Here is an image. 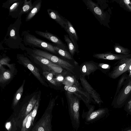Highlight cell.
Returning <instances> with one entry per match:
<instances>
[{
	"mask_svg": "<svg viewBox=\"0 0 131 131\" xmlns=\"http://www.w3.org/2000/svg\"><path fill=\"white\" fill-rule=\"evenodd\" d=\"M127 71L122 74L118 82L116 90L114 97H115L119 92L120 89L124 84L126 80L129 78Z\"/></svg>",
	"mask_w": 131,
	"mask_h": 131,
	"instance_id": "83f0119b",
	"label": "cell"
},
{
	"mask_svg": "<svg viewBox=\"0 0 131 131\" xmlns=\"http://www.w3.org/2000/svg\"><path fill=\"white\" fill-rule=\"evenodd\" d=\"M126 131H131V129H127Z\"/></svg>",
	"mask_w": 131,
	"mask_h": 131,
	"instance_id": "f35d334b",
	"label": "cell"
},
{
	"mask_svg": "<svg viewBox=\"0 0 131 131\" xmlns=\"http://www.w3.org/2000/svg\"><path fill=\"white\" fill-rule=\"evenodd\" d=\"M114 47L115 51L119 54L126 55L131 53L129 49L122 46L118 43H115Z\"/></svg>",
	"mask_w": 131,
	"mask_h": 131,
	"instance_id": "d4e9b609",
	"label": "cell"
},
{
	"mask_svg": "<svg viewBox=\"0 0 131 131\" xmlns=\"http://www.w3.org/2000/svg\"><path fill=\"white\" fill-rule=\"evenodd\" d=\"M16 114H12L5 124V131H21V127L16 120Z\"/></svg>",
	"mask_w": 131,
	"mask_h": 131,
	"instance_id": "d6986e66",
	"label": "cell"
},
{
	"mask_svg": "<svg viewBox=\"0 0 131 131\" xmlns=\"http://www.w3.org/2000/svg\"><path fill=\"white\" fill-rule=\"evenodd\" d=\"M39 97L38 96L32 111L31 122L32 124L33 125H34V119L36 115L38 109L39 107Z\"/></svg>",
	"mask_w": 131,
	"mask_h": 131,
	"instance_id": "d6a6232c",
	"label": "cell"
},
{
	"mask_svg": "<svg viewBox=\"0 0 131 131\" xmlns=\"http://www.w3.org/2000/svg\"><path fill=\"white\" fill-rule=\"evenodd\" d=\"M24 83L22 84L16 92L12 104V106L13 108L17 105L21 97L23 92Z\"/></svg>",
	"mask_w": 131,
	"mask_h": 131,
	"instance_id": "f1b7e54d",
	"label": "cell"
},
{
	"mask_svg": "<svg viewBox=\"0 0 131 131\" xmlns=\"http://www.w3.org/2000/svg\"><path fill=\"white\" fill-rule=\"evenodd\" d=\"M21 24V19L17 18L8 27L3 41L9 48L25 49V47L22 43V38L19 34V30Z\"/></svg>",
	"mask_w": 131,
	"mask_h": 131,
	"instance_id": "6da1fadb",
	"label": "cell"
},
{
	"mask_svg": "<svg viewBox=\"0 0 131 131\" xmlns=\"http://www.w3.org/2000/svg\"><path fill=\"white\" fill-rule=\"evenodd\" d=\"M37 101L35 96H34L28 103H26L23 106L18 115H16V121L21 128L23 121L32 111Z\"/></svg>",
	"mask_w": 131,
	"mask_h": 131,
	"instance_id": "8fae6325",
	"label": "cell"
},
{
	"mask_svg": "<svg viewBox=\"0 0 131 131\" xmlns=\"http://www.w3.org/2000/svg\"><path fill=\"white\" fill-rule=\"evenodd\" d=\"M10 61V59L8 57H5L1 59L0 60V64L2 65H7L11 71L13 70V67L12 64L9 63Z\"/></svg>",
	"mask_w": 131,
	"mask_h": 131,
	"instance_id": "836d02e7",
	"label": "cell"
},
{
	"mask_svg": "<svg viewBox=\"0 0 131 131\" xmlns=\"http://www.w3.org/2000/svg\"><path fill=\"white\" fill-rule=\"evenodd\" d=\"M26 48L31 52V53L28 50L25 49L30 52L31 56L32 57L40 63L47 66L55 72L60 74L64 73L67 71H64V70H66L48 59L34 54L28 49V48Z\"/></svg>",
	"mask_w": 131,
	"mask_h": 131,
	"instance_id": "9a60e30c",
	"label": "cell"
},
{
	"mask_svg": "<svg viewBox=\"0 0 131 131\" xmlns=\"http://www.w3.org/2000/svg\"><path fill=\"white\" fill-rule=\"evenodd\" d=\"M33 7V5L31 0L29 1L24 0L21 9L17 18L21 19L22 15L24 14L28 13L32 9Z\"/></svg>",
	"mask_w": 131,
	"mask_h": 131,
	"instance_id": "7402d4cb",
	"label": "cell"
},
{
	"mask_svg": "<svg viewBox=\"0 0 131 131\" xmlns=\"http://www.w3.org/2000/svg\"><path fill=\"white\" fill-rule=\"evenodd\" d=\"M124 10L131 12V1L129 0H114Z\"/></svg>",
	"mask_w": 131,
	"mask_h": 131,
	"instance_id": "4316f807",
	"label": "cell"
},
{
	"mask_svg": "<svg viewBox=\"0 0 131 131\" xmlns=\"http://www.w3.org/2000/svg\"><path fill=\"white\" fill-rule=\"evenodd\" d=\"M54 48L57 54L65 59L70 61H74L73 57L67 50L60 48L56 45H54Z\"/></svg>",
	"mask_w": 131,
	"mask_h": 131,
	"instance_id": "603a6c76",
	"label": "cell"
},
{
	"mask_svg": "<svg viewBox=\"0 0 131 131\" xmlns=\"http://www.w3.org/2000/svg\"><path fill=\"white\" fill-rule=\"evenodd\" d=\"M17 58L35 76L42 84L48 86V85L42 79L39 73V70L30 61L27 57L23 55L18 54Z\"/></svg>",
	"mask_w": 131,
	"mask_h": 131,
	"instance_id": "4fadbf2b",
	"label": "cell"
},
{
	"mask_svg": "<svg viewBox=\"0 0 131 131\" xmlns=\"http://www.w3.org/2000/svg\"><path fill=\"white\" fill-rule=\"evenodd\" d=\"M131 71V62L128 68V72Z\"/></svg>",
	"mask_w": 131,
	"mask_h": 131,
	"instance_id": "74e56055",
	"label": "cell"
},
{
	"mask_svg": "<svg viewBox=\"0 0 131 131\" xmlns=\"http://www.w3.org/2000/svg\"><path fill=\"white\" fill-rule=\"evenodd\" d=\"M93 57L99 59L118 60L125 58H131V53L129 55H125L106 52L95 54L93 55Z\"/></svg>",
	"mask_w": 131,
	"mask_h": 131,
	"instance_id": "ac0fdd59",
	"label": "cell"
},
{
	"mask_svg": "<svg viewBox=\"0 0 131 131\" xmlns=\"http://www.w3.org/2000/svg\"><path fill=\"white\" fill-rule=\"evenodd\" d=\"M131 97V77L126 80L118 93L114 98L111 105L115 108H121Z\"/></svg>",
	"mask_w": 131,
	"mask_h": 131,
	"instance_id": "5b68a950",
	"label": "cell"
},
{
	"mask_svg": "<svg viewBox=\"0 0 131 131\" xmlns=\"http://www.w3.org/2000/svg\"><path fill=\"white\" fill-rule=\"evenodd\" d=\"M124 110L128 114L131 115V97L125 104Z\"/></svg>",
	"mask_w": 131,
	"mask_h": 131,
	"instance_id": "e575fe53",
	"label": "cell"
},
{
	"mask_svg": "<svg viewBox=\"0 0 131 131\" xmlns=\"http://www.w3.org/2000/svg\"><path fill=\"white\" fill-rule=\"evenodd\" d=\"M67 22L68 25L67 29L66 31H68L71 35L73 37L76 41H78L79 38L77 32L74 27L71 23L68 20H67Z\"/></svg>",
	"mask_w": 131,
	"mask_h": 131,
	"instance_id": "1f68e13d",
	"label": "cell"
},
{
	"mask_svg": "<svg viewBox=\"0 0 131 131\" xmlns=\"http://www.w3.org/2000/svg\"><path fill=\"white\" fill-rule=\"evenodd\" d=\"M68 105L69 113L73 129L77 130L80 126V100L73 93L65 92Z\"/></svg>",
	"mask_w": 131,
	"mask_h": 131,
	"instance_id": "7a4b0ae2",
	"label": "cell"
},
{
	"mask_svg": "<svg viewBox=\"0 0 131 131\" xmlns=\"http://www.w3.org/2000/svg\"><path fill=\"white\" fill-rule=\"evenodd\" d=\"M64 89L66 91L72 93L82 100L88 107L90 105V96L85 91L79 84H74L71 86L65 85Z\"/></svg>",
	"mask_w": 131,
	"mask_h": 131,
	"instance_id": "30bf717a",
	"label": "cell"
},
{
	"mask_svg": "<svg viewBox=\"0 0 131 131\" xmlns=\"http://www.w3.org/2000/svg\"><path fill=\"white\" fill-rule=\"evenodd\" d=\"M43 74L46 78L52 84L56 86L60 85L56 80L55 78H53L52 73L47 71H45L43 72Z\"/></svg>",
	"mask_w": 131,
	"mask_h": 131,
	"instance_id": "4dcf8cb0",
	"label": "cell"
},
{
	"mask_svg": "<svg viewBox=\"0 0 131 131\" xmlns=\"http://www.w3.org/2000/svg\"><path fill=\"white\" fill-rule=\"evenodd\" d=\"M42 1L37 0L33 3V7L26 16L25 21H28L32 19L40 10L41 6Z\"/></svg>",
	"mask_w": 131,
	"mask_h": 131,
	"instance_id": "ffe728a7",
	"label": "cell"
},
{
	"mask_svg": "<svg viewBox=\"0 0 131 131\" xmlns=\"http://www.w3.org/2000/svg\"><path fill=\"white\" fill-rule=\"evenodd\" d=\"M131 62V58L118 60L114 64L112 70L108 73V76L113 79L117 78L124 73L128 71Z\"/></svg>",
	"mask_w": 131,
	"mask_h": 131,
	"instance_id": "ba28073f",
	"label": "cell"
},
{
	"mask_svg": "<svg viewBox=\"0 0 131 131\" xmlns=\"http://www.w3.org/2000/svg\"><path fill=\"white\" fill-rule=\"evenodd\" d=\"M13 74L8 70H6L0 73V82L1 83H5L10 80L12 77Z\"/></svg>",
	"mask_w": 131,
	"mask_h": 131,
	"instance_id": "f546056e",
	"label": "cell"
},
{
	"mask_svg": "<svg viewBox=\"0 0 131 131\" xmlns=\"http://www.w3.org/2000/svg\"><path fill=\"white\" fill-rule=\"evenodd\" d=\"M6 70L3 66L2 65L0 64V72H2Z\"/></svg>",
	"mask_w": 131,
	"mask_h": 131,
	"instance_id": "8d00e7d4",
	"label": "cell"
},
{
	"mask_svg": "<svg viewBox=\"0 0 131 131\" xmlns=\"http://www.w3.org/2000/svg\"><path fill=\"white\" fill-rule=\"evenodd\" d=\"M79 78L83 89L89 94L94 101L99 105L103 103L100 95L91 86L85 77L80 75Z\"/></svg>",
	"mask_w": 131,
	"mask_h": 131,
	"instance_id": "7c38bea8",
	"label": "cell"
},
{
	"mask_svg": "<svg viewBox=\"0 0 131 131\" xmlns=\"http://www.w3.org/2000/svg\"><path fill=\"white\" fill-rule=\"evenodd\" d=\"M32 111L23 121L21 131H30L33 126L31 122Z\"/></svg>",
	"mask_w": 131,
	"mask_h": 131,
	"instance_id": "44dd1931",
	"label": "cell"
},
{
	"mask_svg": "<svg viewBox=\"0 0 131 131\" xmlns=\"http://www.w3.org/2000/svg\"></svg>",
	"mask_w": 131,
	"mask_h": 131,
	"instance_id": "ab89813d",
	"label": "cell"
},
{
	"mask_svg": "<svg viewBox=\"0 0 131 131\" xmlns=\"http://www.w3.org/2000/svg\"><path fill=\"white\" fill-rule=\"evenodd\" d=\"M54 101L50 102L39 120L32 126L30 131H52V112Z\"/></svg>",
	"mask_w": 131,
	"mask_h": 131,
	"instance_id": "277c9868",
	"label": "cell"
},
{
	"mask_svg": "<svg viewBox=\"0 0 131 131\" xmlns=\"http://www.w3.org/2000/svg\"><path fill=\"white\" fill-rule=\"evenodd\" d=\"M88 9L94 15L101 25L110 28L108 23L110 15L106 12H104L98 4L91 0H83Z\"/></svg>",
	"mask_w": 131,
	"mask_h": 131,
	"instance_id": "8992f818",
	"label": "cell"
},
{
	"mask_svg": "<svg viewBox=\"0 0 131 131\" xmlns=\"http://www.w3.org/2000/svg\"><path fill=\"white\" fill-rule=\"evenodd\" d=\"M35 32L38 35L54 43L58 47L67 50L68 48L65 44L57 36L48 32L46 30L45 32L35 30Z\"/></svg>",
	"mask_w": 131,
	"mask_h": 131,
	"instance_id": "5bb4252c",
	"label": "cell"
},
{
	"mask_svg": "<svg viewBox=\"0 0 131 131\" xmlns=\"http://www.w3.org/2000/svg\"><path fill=\"white\" fill-rule=\"evenodd\" d=\"M99 69L101 68L108 71L111 69V66L109 64L100 63L98 64Z\"/></svg>",
	"mask_w": 131,
	"mask_h": 131,
	"instance_id": "d590c367",
	"label": "cell"
},
{
	"mask_svg": "<svg viewBox=\"0 0 131 131\" xmlns=\"http://www.w3.org/2000/svg\"><path fill=\"white\" fill-rule=\"evenodd\" d=\"M47 12L49 17L51 18L55 21L65 30L67 29V19L61 15L57 10L48 9L47 10Z\"/></svg>",
	"mask_w": 131,
	"mask_h": 131,
	"instance_id": "e0dca14e",
	"label": "cell"
},
{
	"mask_svg": "<svg viewBox=\"0 0 131 131\" xmlns=\"http://www.w3.org/2000/svg\"><path fill=\"white\" fill-rule=\"evenodd\" d=\"M99 69L97 63L91 61L85 62L82 63L80 66L79 71L81 75L85 77L89 75Z\"/></svg>",
	"mask_w": 131,
	"mask_h": 131,
	"instance_id": "2e32d148",
	"label": "cell"
},
{
	"mask_svg": "<svg viewBox=\"0 0 131 131\" xmlns=\"http://www.w3.org/2000/svg\"><path fill=\"white\" fill-rule=\"evenodd\" d=\"M70 72H68L66 75L62 83L65 85L68 86H71L74 84H79L75 78V76L72 74H68Z\"/></svg>",
	"mask_w": 131,
	"mask_h": 131,
	"instance_id": "cb8c5ba5",
	"label": "cell"
},
{
	"mask_svg": "<svg viewBox=\"0 0 131 131\" xmlns=\"http://www.w3.org/2000/svg\"><path fill=\"white\" fill-rule=\"evenodd\" d=\"M64 38L65 42L67 44L69 52L73 57L75 52H77L76 48L69 38L68 35H64Z\"/></svg>",
	"mask_w": 131,
	"mask_h": 131,
	"instance_id": "484cf974",
	"label": "cell"
},
{
	"mask_svg": "<svg viewBox=\"0 0 131 131\" xmlns=\"http://www.w3.org/2000/svg\"><path fill=\"white\" fill-rule=\"evenodd\" d=\"M23 42L26 46L32 48H39L51 53L57 54L54 48V45L37 38L30 33L28 30L23 31L22 33Z\"/></svg>",
	"mask_w": 131,
	"mask_h": 131,
	"instance_id": "3957f363",
	"label": "cell"
},
{
	"mask_svg": "<svg viewBox=\"0 0 131 131\" xmlns=\"http://www.w3.org/2000/svg\"><path fill=\"white\" fill-rule=\"evenodd\" d=\"M24 0H8L3 3L2 7L8 9V15L17 19L21 9Z\"/></svg>",
	"mask_w": 131,
	"mask_h": 131,
	"instance_id": "9c48e42d",
	"label": "cell"
},
{
	"mask_svg": "<svg viewBox=\"0 0 131 131\" xmlns=\"http://www.w3.org/2000/svg\"><path fill=\"white\" fill-rule=\"evenodd\" d=\"M88 108L89 111L86 112H83L82 117L85 119L86 124L93 123L104 116L108 112L107 108H99L94 111L95 106L90 105Z\"/></svg>",
	"mask_w": 131,
	"mask_h": 131,
	"instance_id": "52a82bcc",
	"label": "cell"
}]
</instances>
